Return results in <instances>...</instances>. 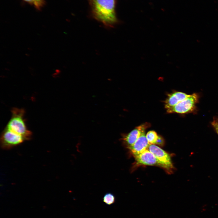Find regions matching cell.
I'll return each mask as SVG.
<instances>
[{"label": "cell", "mask_w": 218, "mask_h": 218, "mask_svg": "<svg viewBox=\"0 0 218 218\" xmlns=\"http://www.w3.org/2000/svg\"><path fill=\"white\" fill-rule=\"evenodd\" d=\"M148 123H145L136 127L128 134L123 135L121 140L127 146V147L133 145L139 137L141 134L150 126Z\"/></svg>", "instance_id": "7"}, {"label": "cell", "mask_w": 218, "mask_h": 218, "mask_svg": "<svg viewBox=\"0 0 218 218\" xmlns=\"http://www.w3.org/2000/svg\"><path fill=\"white\" fill-rule=\"evenodd\" d=\"M11 111V117L5 127L21 135L26 140L31 139L32 133L27 127L24 119V109L14 107Z\"/></svg>", "instance_id": "2"}, {"label": "cell", "mask_w": 218, "mask_h": 218, "mask_svg": "<svg viewBox=\"0 0 218 218\" xmlns=\"http://www.w3.org/2000/svg\"><path fill=\"white\" fill-rule=\"evenodd\" d=\"M28 48L29 50L30 51H31L32 50L31 48Z\"/></svg>", "instance_id": "18"}, {"label": "cell", "mask_w": 218, "mask_h": 218, "mask_svg": "<svg viewBox=\"0 0 218 218\" xmlns=\"http://www.w3.org/2000/svg\"><path fill=\"white\" fill-rule=\"evenodd\" d=\"M56 72L57 73H59L60 72V71L59 70L57 69L55 70Z\"/></svg>", "instance_id": "15"}, {"label": "cell", "mask_w": 218, "mask_h": 218, "mask_svg": "<svg viewBox=\"0 0 218 218\" xmlns=\"http://www.w3.org/2000/svg\"><path fill=\"white\" fill-rule=\"evenodd\" d=\"M158 136L157 133L154 130L148 131L146 135L147 138L150 144H155L158 138Z\"/></svg>", "instance_id": "11"}, {"label": "cell", "mask_w": 218, "mask_h": 218, "mask_svg": "<svg viewBox=\"0 0 218 218\" xmlns=\"http://www.w3.org/2000/svg\"><path fill=\"white\" fill-rule=\"evenodd\" d=\"M103 201L106 204L110 205L115 203V197L114 195L112 193H107L103 197Z\"/></svg>", "instance_id": "12"}, {"label": "cell", "mask_w": 218, "mask_h": 218, "mask_svg": "<svg viewBox=\"0 0 218 218\" xmlns=\"http://www.w3.org/2000/svg\"><path fill=\"white\" fill-rule=\"evenodd\" d=\"M7 64H10V62H7Z\"/></svg>", "instance_id": "19"}, {"label": "cell", "mask_w": 218, "mask_h": 218, "mask_svg": "<svg viewBox=\"0 0 218 218\" xmlns=\"http://www.w3.org/2000/svg\"><path fill=\"white\" fill-rule=\"evenodd\" d=\"M148 150L153 153L157 158L165 167L166 169L170 170L173 168L169 154L159 147L154 144H150Z\"/></svg>", "instance_id": "5"}, {"label": "cell", "mask_w": 218, "mask_h": 218, "mask_svg": "<svg viewBox=\"0 0 218 218\" xmlns=\"http://www.w3.org/2000/svg\"><path fill=\"white\" fill-rule=\"evenodd\" d=\"M28 4L33 5L36 9L40 10L45 4L44 0H23Z\"/></svg>", "instance_id": "10"}, {"label": "cell", "mask_w": 218, "mask_h": 218, "mask_svg": "<svg viewBox=\"0 0 218 218\" xmlns=\"http://www.w3.org/2000/svg\"><path fill=\"white\" fill-rule=\"evenodd\" d=\"M211 124L218 135V118L214 117Z\"/></svg>", "instance_id": "13"}, {"label": "cell", "mask_w": 218, "mask_h": 218, "mask_svg": "<svg viewBox=\"0 0 218 218\" xmlns=\"http://www.w3.org/2000/svg\"><path fill=\"white\" fill-rule=\"evenodd\" d=\"M190 95L180 91H175L168 94L164 102L165 108L167 109L173 107Z\"/></svg>", "instance_id": "9"}, {"label": "cell", "mask_w": 218, "mask_h": 218, "mask_svg": "<svg viewBox=\"0 0 218 218\" xmlns=\"http://www.w3.org/2000/svg\"><path fill=\"white\" fill-rule=\"evenodd\" d=\"M164 144V140L163 138L160 136H158V138L155 144L162 146Z\"/></svg>", "instance_id": "14"}, {"label": "cell", "mask_w": 218, "mask_h": 218, "mask_svg": "<svg viewBox=\"0 0 218 218\" xmlns=\"http://www.w3.org/2000/svg\"><path fill=\"white\" fill-rule=\"evenodd\" d=\"M94 18L107 27H111L117 22L115 0H88Z\"/></svg>", "instance_id": "1"}, {"label": "cell", "mask_w": 218, "mask_h": 218, "mask_svg": "<svg viewBox=\"0 0 218 218\" xmlns=\"http://www.w3.org/2000/svg\"><path fill=\"white\" fill-rule=\"evenodd\" d=\"M5 70H9V69L8 68H5Z\"/></svg>", "instance_id": "17"}, {"label": "cell", "mask_w": 218, "mask_h": 218, "mask_svg": "<svg viewBox=\"0 0 218 218\" xmlns=\"http://www.w3.org/2000/svg\"><path fill=\"white\" fill-rule=\"evenodd\" d=\"M25 55L27 56H29L30 55L29 54L27 53L25 54Z\"/></svg>", "instance_id": "16"}, {"label": "cell", "mask_w": 218, "mask_h": 218, "mask_svg": "<svg viewBox=\"0 0 218 218\" xmlns=\"http://www.w3.org/2000/svg\"><path fill=\"white\" fill-rule=\"evenodd\" d=\"M134 156L136 160L139 164L147 165L158 166L166 169L165 166L148 150Z\"/></svg>", "instance_id": "6"}, {"label": "cell", "mask_w": 218, "mask_h": 218, "mask_svg": "<svg viewBox=\"0 0 218 218\" xmlns=\"http://www.w3.org/2000/svg\"><path fill=\"white\" fill-rule=\"evenodd\" d=\"M26 141L24 137L5 127L1 135L0 142L3 149L9 150Z\"/></svg>", "instance_id": "4"}, {"label": "cell", "mask_w": 218, "mask_h": 218, "mask_svg": "<svg viewBox=\"0 0 218 218\" xmlns=\"http://www.w3.org/2000/svg\"><path fill=\"white\" fill-rule=\"evenodd\" d=\"M200 98L198 94L194 93L171 108L167 110L168 113L186 114L194 112L197 109V104Z\"/></svg>", "instance_id": "3"}, {"label": "cell", "mask_w": 218, "mask_h": 218, "mask_svg": "<svg viewBox=\"0 0 218 218\" xmlns=\"http://www.w3.org/2000/svg\"><path fill=\"white\" fill-rule=\"evenodd\" d=\"M145 131L141 134L133 145L127 147L134 155L139 154L148 150L150 144L145 135Z\"/></svg>", "instance_id": "8"}]
</instances>
